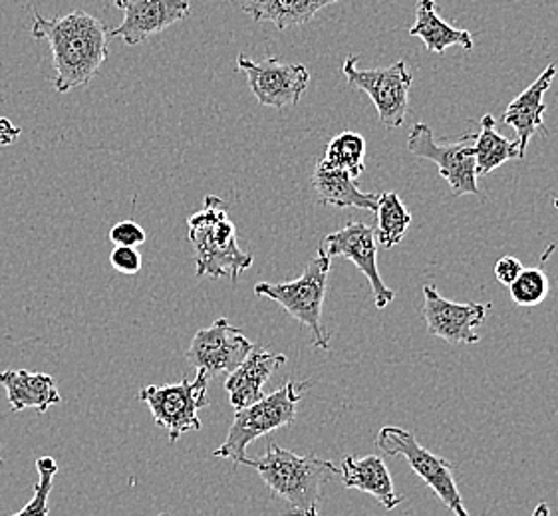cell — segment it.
<instances>
[{"instance_id":"obj_1","label":"cell","mask_w":558,"mask_h":516,"mask_svg":"<svg viewBox=\"0 0 558 516\" xmlns=\"http://www.w3.org/2000/svg\"><path fill=\"white\" fill-rule=\"evenodd\" d=\"M31 34L36 40H46L52 48L57 72L54 90L58 94L89 84L110 54L108 26L88 12L74 11L64 16L45 19L33 9Z\"/></svg>"},{"instance_id":"obj_2","label":"cell","mask_w":558,"mask_h":516,"mask_svg":"<svg viewBox=\"0 0 558 516\" xmlns=\"http://www.w3.org/2000/svg\"><path fill=\"white\" fill-rule=\"evenodd\" d=\"M258 472L268 491L284 501V516H320L323 487L340 475V467L316 455H299L268 443V450L258 459H243Z\"/></svg>"},{"instance_id":"obj_3","label":"cell","mask_w":558,"mask_h":516,"mask_svg":"<svg viewBox=\"0 0 558 516\" xmlns=\"http://www.w3.org/2000/svg\"><path fill=\"white\" fill-rule=\"evenodd\" d=\"M187 236L195 248L197 279L211 277L239 282L241 274L253 267V257L239 245L229 205L221 197H205L202 211L187 219Z\"/></svg>"},{"instance_id":"obj_4","label":"cell","mask_w":558,"mask_h":516,"mask_svg":"<svg viewBox=\"0 0 558 516\" xmlns=\"http://www.w3.org/2000/svg\"><path fill=\"white\" fill-rule=\"evenodd\" d=\"M332 267V258L318 247L316 257L311 258L306 269L296 281L260 282L255 286L258 298H270L280 304L287 315L292 316L301 325H306L313 334L314 348H330V334L324 330L323 306L326 298V284Z\"/></svg>"},{"instance_id":"obj_5","label":"cell","mask_w":558,"mask_h":516,"mask_svg":"<svg viewBox=\"0 0 558 516\" xmlns=\"http://www.w3.org/2000/svg\"><path fill=\"white\" fill-rule=\"evenodd\" d=\"M308 388L311 382H287L277 392L258 400L257 404L236 409L229 435L219 450L213 451V455L219 459H231L239 467L255 439L294 423L302 395Z\"/></svg>"},{"instance_id":"obj_6","label":"cell","mask_w":558,"mask_h":516,"mask_svg":"<svg viewBox=\"0 0 558 516\" xmlns=\"http://www.w3.org/2000/svg\"><path fill=\"white\" fill-rule=\"evenodd\" d=\"M376 450L388 457H403L410 463L412 471L439 496V501L453 515L470 516L453 475L456 467L444 457H437L432 451L425 450L413 433L402 427H381L376 439Z\"/></svg>"},{"instance_id":"obj_7","label":"cell","mask_w":558,"mask_h":516,"mask_svg":"<svg viewBox=\"0 0 558 516\" xmlns=\"http://www.w3.org/2000/svg\"><path fill=\"white\" fill-rule=\"evenodd\" d=\"M209 380L197 371V378L181 380L171 385H147L137 393V400L149 407L157 427L166 429L169 441L178 443L190 431H202L197 411L209 405L207 397Z\"/></svg>"},{"instance_id":"obj_8","label":"cell","mask_w":558,"mask_h":516,"mask_svg":"<svg viewBox=\"0 0 558 516\" xmlns=\"http://www.w3.org/2000/svg\"><path fill=\"white\" fill-rule=\"evenodd\" d=\"M475 134H465L453 144H439L427 124H415L408 135V151L415 158L429 159L439 169L451 195H480L475 171Z\"/></svg>"},{"instance_id":"obj_9","label":"cell","mask_w":558,"mask_h":516,"mask_svg":"<svg viewBox=\"0 0 558 516\" xmlns=\"http://www.w3.org/2000/svg\"><path fill=\"white\" fill-rule=\"evenodd\" d=\"M356 64L357 57H348L342 66L348 86L368 94L369 100L374 101L378 110L381 124L388 130L403 125L413 82L408 64L400 60L391 66L378 70H357Z\"/></svg>"},{"instance_id":"obj_10","label":"cell","mask_w":558,"mask_h":516,"mask_svg":"<svg viewBox=\"0 0 558 516\" xmlns=\"http://www.w3.org/2000/svg\"><path fill=\"white\" fill-rule=\"evenodd\" d=\"M253 348V342L243 330L235 328L227 318H217L209 328H202L193 336L185 359L211 382L223 373H233Z\"/></svg>"},{"instance_id":"obj_11","label":"cell","mask_w":558,"mask_h":516,"mask_svg":"<svg viewBox=\"0 0 558 516\" xmlns=\"http://www.w3.org/2000/svg\"><path fill=\"white\" fill-rule=\"evenodd\" d=\"M236 66L245 72L248 88L260 106L284 110L301 101L311 82V72L304 64L282 62L279 58H265L253 62L245 54H239Z\"/></svg>"},{"instance_id":"obj_12","label":"cell","mask_w":558,"mask_h":516,"mask_svg":"<svg viewBox=\"0 0 558 516\" xmlns=\"http://www.w3.org/2000/svg\"><path fill=\"white\" fill-rule=\"evenodd\" d=\"M492 304L451 303L437 292L434 284L424 286V315L427 332L446 340L447 344H477L481 336L475 332L485 322Z\"/></svg>"},{"instance_id":"obj_13","label":"cell","mask_w":558,"mask_h":516,"mask_svg":"<svg viewBox=\"0 0 558 516\" xmlns=\"http://www.w3.org/2000/svg\"><path fill=\"white\" fill-rule=\"evenodd\" d=\"M324 253L330 258L344 257L354 262L362 274L368 279L376 308L384 310L390 306L396 298V294L388 288L381 281L380 270H378V241L374 235V226L366 223H350V225L335 231L328 236H324Z\"/></svg>"},{"instance_id":"obj_14","label":"cell","mask_w":558,"mask_h":516,"mask_svg":"<svg viewBox=\"0 0 558 516\" xmlns=\"http://www.w3.org/2000/svg\"><path fill=\"white\" fill-rule=\"evenodd\" d=\"M113 4L123 12V21L110 30V38H122L128 46L142 45L191 14L190 0H113Z\"/></svg>"},{"instance_id":"obj_15","label":"cell","mask_w":558,"mask_h":516,"mask_svg":"<svg viewBox=\"0 0 558 516\" xmlns=\"http://www.w3.org/2000/svg\"><path fill=\"white\" fill-rule=\"evenodd\" d=\"M557 76V66L550 64L541 76L514 98L509 108L502 113V122L511 125L517 132V144H519V159H525L526 147L533 135H548V130L543 124V113L547 110L545 94H547L553 79Z\"/></svg>"},{"instance_id":"obj_16","label":"cell","mask_w":558,"mask_h":516,"mask_svg":"<svg viewBox=\"0 0 558 516\" xmlns=\"http://www.w3.org/2000/svg\"><path fill=\"white\" fill-rule=\"evenodd\" d=\"M287 364L284 354H272L263 346H255L245 361L225 380V392L235 409H243L263 400V388L272 373Z\"/></svg>"},{"instance_id":"obj_17","label":"cell","mask_w":558,"mask_h":516,"mask_svg":"<svg viewBox=\"0 0 558 516\" xmlns=\"http://www.w3.org/2000/svg\"><path fill=\"white\" fill-rule=\"evenodd\" d=\"M340 477L347 489L372 494L386 511H393L402 503V496L393 489L390 471L378 455H368L362 459L348 455L340 465Z\"/></svg>"},{"instance_id":"obj_18","label":"cell","mask_w":558,"mask_h":516,"mask_svg":"<svg viewBox=\"0 0 558 516\" xmlns=\"http://www.w3.org/2000/svg\"><path fill=\"white\" fill-rule=\"evenodd\" d=\"M0 385L7 390L11 411L14 414L28 407L45 414L52 405L62 402L54 378L40 371H0Z\"/></svg>"},{"instance_id":"obj_19","label":"cell","mask_w":558,"mask_h":516,"mask_svg":"<svg viewBox=\"0 0 558 516\" xmlns=\"http://www.w3.org/2000/svg\"><path fill=\"white\" fill-rule=\"evenodd\" d=\"M313 189L318 195L320 205H332L338 209H366L376 213L378 209V193H364L356 185V180L350 177L347 171L330 168L320 161L313 173Z\"/></svg>"},{"instance_id":"obj_20","label":"cell","mask_w":558,"mask_h":516,"mask_svg":"<svg viewBox=\"0 0 558 516\" xmlns=\"http://www.w3.org/2000/svg\"><path fill=\"white\" fill-rule=\"evenodd\" d=\"M412 36L422 38L427 52L444 54L451 46H461L465 50H473L475 38L470 30L453 28L437 14L436 0H420L415 7V23L410 28Z\"/></svg>"},{"instance_id":"obj_21","label":"cell","mask_w":558,"mask_h":516,"mask_svg":"<svg viewBox=\"0 0 558 516\" xmlns=\"http://www.w3.org/2000/svg\"><path fill=\"white\" fill-rule=\"evenodd\" d=\"M338 0H248L243 11L255 23L275 24L279 30H289L313 21L318 12Z\"/></svg>"},{"instance_id":"obj_22","label":"cell","mask_w":558,"mask_h":516,"mask_svg":"<svg viewBox=\"0 0 558 516\" xmlns=\"http://www.w3.org/2000/svg\"><path fill=\"white\" fill-rule=\"evenodd\" d=\"M473 149H475L477 177L489 175L509 159H519V144L509 142L497 132V122L492 113L483 115L480 134H475L473 139Z\"/></svg>"},{"instance_id":"obj_23","label":"cell","mask_w":558,"mask_h":516,"mask_svg":"<svg viewBox=\"0 0 558 516\" xmlns=\"http://www.w3.org/2000/svg\"><path fill=\"white\" fill-rule=\"evenodd\" d=\"M376 217H378V225L374 229V235L378 241V247L386 248V250L398 247L412 225V213L403 205L400 195L398 193H381Z\"/></svg>"},{"instance_id":"obj_24","label":"cell","mask_w":558,"mask_h":516,"mask_svg":"<svg viewBox=\"0 0 558 516\" xmlns=\"http://www.w3.org/2000/svg\"><path fill=\"white\" fill-rule=\"evenodd\" d=\"M364 158L366 139L356 132H342L330 139L323 161L330 168L347 171L350 177L357 180L364 173Z\"/></svg>"},{"instance_id":"obj_25","label":"cell","mask_w":558,"mask_h":516,"mask_svg":"<svg viewBox=\"0 0 558 516\" xmlns=\"http://www.w3.org/2000/svg\"><path fill=\"white\" fill-rule=\"evenodd\" d=\"M550 292L547 272L543 269H525L521 277L509 286L513 303L521 308H533L547 300Z\"/></svg>"},{"instance_id":"obj_26","label":"cell","mask_w":558,"mask_h":516,"mask_svg":"<svg viewBox=\"0 0 558 516\" xmlns=\"http://www.w3.org/2000/svg\"><path fill=\"white\" fill-rule=\"evenodd\" d=\"M36 469L40 479L34 484L33 501L24 506L23 511L11 516H48V496L54 487L58 463L52 457H43L36 460Z\"/></svg>"},{"instance_id":"obj_27","label":"cell","mask_w":558,"mask_h":516,"mask_svg":"<svg viewBox=\"0 0 558 516\" xmlns=\"http://www.w3.org/2000/svg\"><path fill=\"white\" fill-rule=\"evenodd\" d=\"M110 241L116 247H142L146 243V231L144 226L137 225L135 221H120L110 231Z\"/></svg>"},{"instance_id":"obj_28","label":"cell","mask_w":558,"mask_h":516,"mask_svg":"<svg viewBox=\"0 0 558 516\" xmlns=\"http://www.w3.org/2000/svg\"><path fill=\"white\" fill-rule=\"evenodd\" d=\"M110 265L122 274H137L142 270V255L134 247H116L110 255Z\"/></svg>"},{"instance_id":"obj_29","label":"cell","mask_w":558,"mask_h":516,"mask_svg":"<svg viewBox=\"0 0 558 516\" xmlns=\"http://www.w3.org/2000/svg\"><path fill=\"white\" fill-rule=\"evenodd\" d=\"M525 270L523 267V262L519 260L517 257H502L497 260V265H495V279L501 282L502 286H511L519 277H521V272Z\"/></svg>"},{"instance_id":"obj_30","label":"cell","mask_w":558,"mask_h":516,"mask_svg":"<svg viewBox=\"0 0 558 516\" xmlns=\"http://www.w3.org/2000/svg\"><path fill=\"white\" fill-rule=\"evenodd\" d=\"M21 127L12 124L9 118L0 115V147L12 146L21 137Z\"/></svg>"},{"instance_id":"obj_31","label":"cell","mask_w":558,"mask_h":516,"mask_svg":"<svg viewBox=\"0 0 558 516\" xmlns=\"http://www.w3.org/2000/svg\"><path fill=\"white\" fill-rule=\"evenodd\" d=\"M531 516H550V506H548L547 503H541V505L536 506Z\"/></svg>"},{"instance_id":"obj_32","label":"cell","mask_w":558,"mask_h":516,"mask_svg":"<svg viewBox=\"0 0 558 516\" xmlns=\"http://www.w3.org/2000/svg\"><path fill=\"white\" fill-rule=\"evenodd\" d=\"M2 465H4V460H2V457H0V467H2Z\"/></svg>"},{"instance_id":"obj_33","label":"cell","mask_w":558,"mask_h":516,"mask_svg":"<svg viewBox=\"0 0 558 516\" xmlns=\"http://www.w3.org/2000/svg\"><path fill=\"white\" fill-rule=\"evenodd\" d=\"M555 207H557V209H558V197H557V199H555Z\"/></svg>"},{"instance_id":"obj_34","label":"cell","mask_w":558,"mask_h":516,"mask_svg":"<svg viewBox=\"0 0 558 516\" xmlns=\"http://www.w3.org/2000/svg\"><path fill=\"white\" fill-rule=\"evenodd\" d=\"M159 516H173V515H168V513H161V515Z\"/></svg>"}]
</instances>
